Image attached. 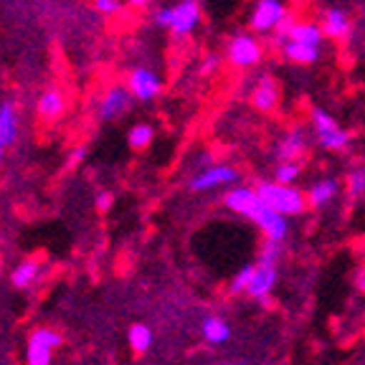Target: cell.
Here are the masks:
<instances>
[{
  "instance_id": "6da1fadb",
  "label": "cell",
  "mask_w": 365,
  "mask_h": 365,
  "mask_svg": "<svg viewBox=\"0 0 365 365\" xmlns=\"http://www.w3.org/2000/svg\"><path fill=\"white\" fill-rule=\"evenodd\" d=\"M223 205L228 211L239 213V216L249 218L257 228H262V234L267 236L269 241H282L287 239V231H289V223H287V216L277 213L274 208H269L262 200V195L257 193V188H231L226 195H223Z\"/></svg>"
},
{
  "instance_id": "7a4b0ae2",
  "label": "cell",
  "mask_w": 365,
  "mask_h": 365,
  "mask_svg": "<svg viewBox=\"0 0 365 365\" xmlns=\"http://www.w3.org/2000/svg\"><path fill=\"white\" fill-rule=\"evenodd\" d=\"M254 188H257V193L262 195V200L269 208H274V211L287 218L299 216L309 205L307 193H302V190L294 188V185H284V182H279V180H259Z\"/></svg>"
},
{
  "instance_id": "3957f363",
  "label": "cell",
  "mask_w": 365,
  "mask_h": 365,
  "mask_svg": "<svg viewBox=\"0 0 365 365\" xmlns=\"http://www.w3.org/2000/svg\"><path fill=\"white\" fill-rule=\"evenodd\" d=\"M155 26L168 29L175 38L190 36L200 23V3L198 0H180L170 8H158L153 16Z\"/></svg>"
},
{
  "instance_id": "277c9868",
  "label": "cell",
  "mask_w": 365,
  "mask_h": 365,
  "mask_svg": "<svg viewBox=\"0 0 365 365\" xmlns=\"http://www.w3.org/2000/svg\"><path fill=\"white\" fill-rule=\"evenodd\" d=\"M309 127L314 132V140L322 150L330 153H345L350 148V132L332 117L327 109L314 107L309 112Z\"/></svg>"
},
{
  "instance_id": "5b68a950",
  "label": "cell",
  "mask_w": 365,
  "mask_h": 365,
  "mask_svg": "<svg viewBox=\"0 0 365 365\" xmlns=\"http://www.w3.org/2000/svg\"><path fill=\"white\" fill-rule=\"evenodd\" d=\"M284 0H254L249 13V29L257 36H274L289 18Z\"/></svg>"
},
{
  "instance_id": "8992f818",
  "label": "cell",
  "mask_w": 365,
  "mask_h": 365,
  "mask_svg": "<svg viewBox=\"0 0 365 365\" xmlns=\"http://www.w3.org/2000/svg\"><path fill=\"white\" fill-rule=\"evenodd\" d=\"M226 58L234 68L246 71V68H254L262 63L264 46H262V41L257 38L254 31H251V34H236V36H231L226 43Z\"/></svg>"
},
{
  "instance_id": "52a82bcc",
  "label": "cell",
  "mask_w": 365,
  "mask_h": 365,
  "mask_svg": "<svg viewBox=\"0 0 365 365\" xmlns=\"http://www.w3.org/2000/svg\"><path fill=\"white\" fill-rule=\"evenodd\" d=\"M239 180V170L226 163H213V165L203 168L198 175L190 180V190L195 193H208V190H216V188H228V185H234Z\"/></svg>"
},
{
  "instance_id": "ba28073f",
  "label": "cell",
  "mask_w": 365,
  "mask_h": 365,
  "mask_svg": "<svg viewBox=\"0 0 365 365\" xmlns=\"http://www.w3.org/2000/svg\"><path fill=\"white\" fill-rule=\"evenodd\" d=\"M61 345V335L48 327H38L29 337V350H26V363L29 365H51L53 350Z\"/></svg>"
},
{
  "instance_id": "9c48e42d",
  "label": "cell",
  "mask_w": 365,
  "mask_h": 365,
  "mask_svg": "<svg viewBox=\"0 0 365 365\" xmlns=\"http://www.w3.org/2000/svg\"><path fill=\"white\" fill-rule=\"evenodd\" d=\"M274 38H294V41H302V43H309V46H319L322 48V43L327 41L325 31H322V26H319V21H309V18H302V21H292L287 29L277 31L274 34Z\"/></svg>"
},
{
  "instance_id": "30bf717a",
  "label": "cell",
  "mask_w": 365,
  "mask_h": 365,
  "mask_svg": "<svg viewBox=\"0 0 365 365\" xmlns=\"http://www.w3.org/2000/svg\"><path fill=\"white\" fill-rule=\"evenodd\" d=\"M127 86H130L132 97L140 99V102H153V99L160 97V91H163L160 76L155 74L153 68H145V66H137L132 71L130 79H127Z\"/></svg>"
},
{
  "instance_id": "8fae6325",
  "label": "cell",
  "mask_w": 365,
  "mask_h": 365,
  "mask_svg": "<svg viewBox=\"0 0 365 365\" xmlns=\"http://www.w3.org/2000/svg\"><path fill=\"white\" fill-rule=\"evenodd\" d=\"M279 102H282L279 81L274 79V76H259L257 86L251 89V107L262 114H272L277 112Z\"/></svg>"
},
{
  "instance_id": "7c38bea8",
  "label": "cell",
  "mask_w": 365,
  "mask_h": 365,
  "mask_svg": "<svg viewBox=\"0 0 365 365\" xmlns=\"http://www.w3.org/2000/svg\"><path fill=\"white\" fill-rule=\"evenodd\" d=\"M277 46L282 48V56L289 63H297V66H312V63H317L319 56H322V48H319V46H309L294 38H279Z\"/></svg>"
},
{
  "instance_id": "4fadbf2b",
  "label": "cell",
  "mask_w": 365,
  "mask_h": 365,
  "mask_svg": "<svg viewBox=\"0 0 365 365\" xmlns=\"http://www.w3.org/2000/svg\"><path fill=\"white\" fill-rule=\"evenodd\" d=\"M304 150H307V132L302 125H292L277 143V160H302Z\"/></svg>"
},
{
  "instance_id": "5bb4252c",
  "label": "cell",
  "mask_w": 365,
  "mask_h": 365,
  "mask_svg": "<svg viewBox=\"0 0 365 365\" xmlns=\"http://www.w3.org/2000/svg\"><path fill=\"white\" fill-rule=\"evenodd\" d=\"M132 99L135 97H132L130 86H112L102 97V102H99V117L107 122L117 120V117H122V114L130 109Z\"/></svg>"
},
{
  "instance_id": "9a60e30c",
  "label": "cell",
  "mask_w": 365,
  "mask_h": 365,
  "mask_svg": "<svg viewBox=\"0 0 365 365\" xmlns=\"http://www.w3.org/2000/svg\"><path fill=\"white\" fill-rule=\"evenodd\" d=\"M319 26H322V31H325L327 41H345L350 36V18L348 13L342 11V8H325L322 11V16H319Z\"/></svg>"
},
{
  "instance_id": "2e32d148",
  "label": "cell",
  "mask_w": 365,
  "mask_h": 365,
  "mask_svg": "<svg viewBox=\"0 0 365 365\" xmlns=\"http://www.w3.org/2000/svg\"><path fill=\"white\" fill-rule=\"evenodd\" d=\"M340 188V180H335V178H319L307 188V203L312 208H325V205H330L337 198Z\"/></svg>"
},
{
  "instance_id": "e0dca14e",
  "label": "cell",
  "mask_w": 365,
  "mask_h": 365,
  "mask_svg": "<svg viewBox=\"0 0 365 365\" xmlns=\"http://www.w3.org/2000/svg\"><path fill=\"white\" fill-rule=\"evenodd\" d=\"M274 284H277V264H264L259 262L257 269H254V277H251V284H249V294L254 297V299H264V297H269V292L274 289Z\"/></svg>"
},
{
  "instance_id": "ac0fdd59",
  "label": "cell",
  "mask_w": 365,
  "mask_h": 365,
  "mask_svg": "<svg viewBox=\"0 0 365 365\" xmlns=\"http://www.w3.org/2000/svg\"><path fill=\"white\" fill-rule=\"evenodd\" d=\"M18 137V109L13 102L0 104V145L11 148Z\"/></svg>"
},
{
  "instance_id": "d6986e66",
  "label": "cell",
  "mask_w": 365,
  "mask_h": 365,
  "mask_svg": "<svg viewBox=\"0 0 365 365\" xmlns=\"http://www.w3.org/2000/svg\"><path fill=\"white\" fill-rule=\"evenodd\" d=\"M66 109V99L58 89H48L38 97V114L43 120H56Z\"/></svg>"
},
{
  "instance_id": "ffe728a7",
  "label": "cell",
  "mask_w": 365,
  "mask_h": 365,
  "mask_svg": "<svg viewBox=\"0 0 365 365\" xmlns=\"http://www.w3.org/2000/svg\"><path fill=\"white\" fill-rule=\"evenodd\" d=\"M200 330H203L205 342H211V345H223V342H228V337H231V327H228V322L221 317H205Z\"/></svg>"
},
{
  "instance_id": "44dd1931",
  "label": "cell",
  "mask_w": 365,
  "mask_h": 365,
  "mask_svg": "<svg viewBox=\"0 0 365 365\" xmlns=\"http://www.w3.org/2000/svg\"><path fill=\"white\" fill-rule=\"evenodd\" d=\"M302 175V163L299 160H279L277 170H274V180L284 182V185H294Z\"/></svg>"
},
{
  "instance_id": "7402d4cb",
  "label": "cell",
  "mask_w": 365,
  "mask_h": 365,
  "mask_svg": "<svg viewBox=\"0 0 365 365\" xmlns=\"http://www.w3.org/2000/svg\"><path fill=\"white\" fill-rule=\"evenodd\" d=\"M38 274H41L38 264H36V262H23L21 267L13 272L11 282H13V287H18V289H29V287L38 279Z\"/></svg>"
},
{
  "instance_id": "603a6c76",
  "label": "cell",
  "mask_w": 365,
  "mask_h": 365,
  "mask_svg": "<svg viewBox=\"0 0 365 365\" xmlns=\"http://www.w3.org/2000/svg\"><path fill=\"white\" fill-rule=\"evenodd\" d=\"M153 345V330L148 325H132L130 327V348L135 353H148Z\"/></svg>"
},
{
  "instance_id": "cb8c5ba5",
  "label": "cell",
  "mask_w": 365,
  "mask_h": 365,
  "mask_svg": "<svg viewBox=\"0 0 365 365\" xmlns=\"http://www.w3.org/2000/svg\"><path fill=\"white\" fill-rule=\"evenodd\" d=\"M153 137H155L153 127L145 125V122H140V125H135L130 130V135H127V143H130L132 150H145V148H150Z\"/></svg>"
},
{
  "instance_id": "d4e9b609",
  "label": "cell",
  "mask_w": 365,
  "mask_h": 365,
  "mask_svg": "<svg viewBox=\"0 0 365 365\" xmlns=\"http://www.w3.org/2000/svg\"><path fill=\"white\" fill-rule=\"evenodd\" d=\"M345 190H348V195L353 200H358L365 195V168L363 165L348 173V178H345Z\"/></svg>"
},
{
  "instance_id": "484cf974",
  "label": "cell",
  "mask_w": 365,
  "mask_h": 365,
  "mask_svg": "<svg viewBox=\"0 0 365 365\" xmlns=\"http://www.w3.org/2000/svg\"><path fill=\"white\" fill-rule=\"evenodd\" d=\"M254 269L257 267H244L239 274L234 277V282H231V292H246L251 284V277H254Z\"/></svg>"
},
{
  "instance_id": "4316f807",
  "label": "cell",
  "mask_w": 365,
  "mask_h": 365,
  "mask_svg": "<svg viewBox=\"0 0 365 365\" xmlns=\"http://www.w3.org/2000/svg\"><path fill=\"white\" fill-rule=\"evenodd\" d=\"M94 8L104 16H114V13H120L122 0H94Z\"/></svg>"
},
{
  "instance_id": "83f0119b",
  "label": "cell",
  "mask_w": 365,
  "mask_h": 365,
  "mask_svg": "<svg viewBox=\"0 0 365 365\" xmlns=\"http://www.w3.org/2000/svg\"><path fill=\"white\" fill-rule=\"evenodd\" d=\"M218 63H221V58H218L216 53H208V56L203 58V63H200V71H203V74H213L218 68Z\"/></svg>"
},
{
  "instance_id": "f1b7e54d",
  "label": "cell",
  "mask_w": 365,
  "mask_h": 365,
  "mask_svg": "<svg viewBox=\"0 0 365 365\" xmlns=\"http://www.w3.org/2000/svg\"><path fill=\"white\" fill-rule=\"evenodd\" d=\"M112 193H99L97 195V208L99 211H109V208H112Z\"/></svg>"
},
{
  "instance_id": "f546056e",
  "label": "cell",
  "mask_w": 365,
  "mask_h": 365,
  "mask_svg": "<svg viewBox=\"0 0 365 365\" xmlns=\"http://www.w3.org/2000/svg\"><path fill=\"white\" fill-rule=\"evenodd\" d=\"M153 0H130V6H135V8H145V6H150Z\"/></svg>"
},
{
  "instance_id": "4dcf8cb0",
  "label": "cell",
  "mask_w": 365,
  "mask_h": 365,
  "mask_svg": "<svg viewBox=\"0 0 365 365\" xmlns=\"http://www.w3.org/2000/svg\"><path fill=\"white\" fill-rule=\"evenodd\" d=\"M358 287H360V289H365V272L358 274Z\"/></svg>"
},
{
  "instance_id": "1f68e13d",
  "label": "cell",
  "mask_w": 365,
  "mask_h": 365,
  "mask_svg": "<svg viewBox=\"0 0 365 365\" xmlns=\"http://www.w3.org/2000/svg\"><path fill=\"white\" fill-rule=\"evenodd\" d=\"M3 153H6V148H3V145H0V165H3Z\"/></svg>"
}]
</instances>
